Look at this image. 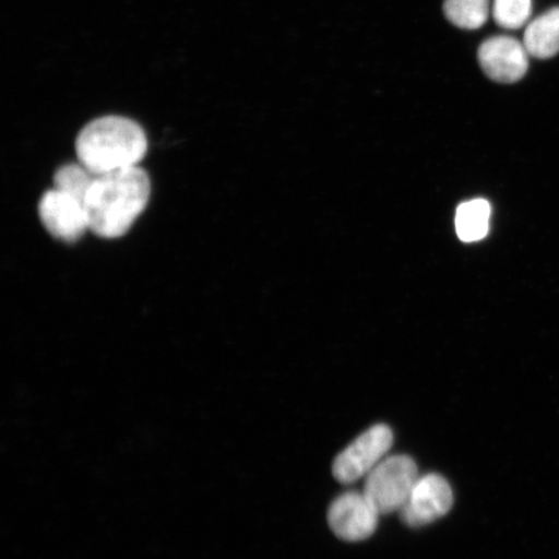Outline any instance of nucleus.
Instances as JSON below:
<instances>
[{"mask_svg":"<svg viewBox=\"0 0 559 559\" xmlns=\"http://www.w3.org/2000/svg\"><path fill=\"white\" fill-rule=\"evenodd\" d=\"M151 195L148 175L139 166L96 174L83 200L88 227L104 239H117L134 225Z\"/></svg>","mask_w":559,"mask_h":559,"instance_id":"obj_1","label":"nucleus"},{"mask_svg":"<svg viewBox=\"0 0 559 559\" xmlns=\"http://www.w3.org/2000/svg\"><path fill=\"white\" fill-rule=\"evenodd\" d=\"M145 132L129 118L108 116L90 122L75 142L80 164L94 174L135 167L145 156Z\"/></svg>","mask_w":559,"mask_h":559,"instance_id":"obj_2","label":"nucleus"},{"mask_svg":"<svg viewBox=\"0 0 559 559\" xmlns=\"http://www.w3.org/2000/svg\"><path fill=\"white\" fill-rule=\"evenodd\" d=\"M414 460L404 454L384 457L366 477L365 493L380 514L401 512L417 479Z\"/></svg>","mask_w":559,"mask_h":559,"instance_id":"obj_3","label":"nucleus"},{"mask_svg":"<svg viewBox=\"0 0 559 559\" xmlns=\"http://www.w3.org/2000/svg\"><path fill=\"white\" fill-rule=\"evenodd\" d=\"M394 443L388 425H376L354 440L333 463V474L341 484L349 485L374 469L386 457Z\"/></svg>","mask_w":559,"mask_h":559,"instance_id":"obj_4","label":"nucleus"},{"mask_svg":"<svg viewBox=\"0 0 559 559\" xmlns=\"http://www.w3.org/2000/svg\"><path fill=\"white\" fill-rule=\"evenodd\" d=\"M453 506L452 488L439 474L418 477L405 504L401 509L402 520L409 527H424L442 519Z\"/></svg>","mask_w":559,"mask_h":559,"instance_id":"obj_5","label":"nucleus"},{"mask_svg":"<svg viewBox=\"0 0 559 559\" xmlns=\"http://www.w3.org/2000/svg\"><path fill=\"white\" fill-rule=\"evenodd\" d=\"M380 515L365 493L346 492L332 502L328 522L340 539L361 542L374 534Z\"/></svg>","mask_w":559,"mask_h":559,"instance_id":"obj_6","label":"nucleus"},{"mask_svg":"<svg viewBox=\"0 0 559 559\" xmlns=\"http://www.w3.org/2000/svg\"><path fill=\"white\" fill-rule=\"evenodd\" d=\"M39 216L48 233L62 241H76L90 229L83 202L58 188L41 195Z\"/></svg>","mask_w":559,"mask_h":559,"instance_id":"obj_7","label":"nucleus"},{"mask_svg":"<svg viewBox=\"0 0 559 559\" xmlns=\"http://www.w3.org/2000/svg\"><path fill=\"white\" fill-rule=\"evenodd\" d=\"M478 59L488 79L499 83L519 82L528 69V52L523 41L506 35L485 40Z\"/></svg>","mask_w":559,"mask_h":559,"instance_id":"obj_8","label":"nucleus"},{"mask_svg":"<svg viewBox=\"0 0 559 559\" xmlns=\"http://www.w3.org/2000/svg\"><path fill=\"white\" fill-rule=\"evenodd\" d=\"M523 45L536 59H550L559 53V7L531 21L524 32Z\"/></svg>","mask_w":559,"mask_h":559,"instance_id":"obj_9","label":"nucleus"},{"mask_svg":"<svg viewBox=\"0 0 559 559\" xmlns=\"http://www.w3.org/2000/svg\"><path fill=\"white\" fill-rule=\"evenodd\" d=\"M491 206L486 200H472L461 204L454 218L459 239L464 242H475L485 237L489 229Z\"/></svg>","mask_w":559,"mask_h":559,"instance_id":"obj_10","label":"nucleus"},{"mask_svg":"<svg viewBox=\"0 0 559 559\" xmlns=\"http://www.w3.org/2000/svg\"><path fill=\"white\" fill-rule=\"evenodd\" d=\"M491 0H445L444 15L460 29L475 31L487 23Z\"/></svg>","mask_w":559,"mask_h":559,"instance_id":"obj_11","label":"nucleus"},{"mask_svg":"<svg viewBox=\"0 0 559 559\" xmlns=\"http://www.w3.org/2000/svg\"><path fill=\"white\" fill-rule=\"evenodd\" d=\"M95 175L96 174L90 171L87 167L82 164L62 166L55 174V188L72 194L75 199L83 202L91 185H93Z\"/></svg>","mask_w":559,"mask_h":559,"instance_id":"obj_12","label":"nucleus"},{"mask_svg":"<svg viewBox=\"0 0 559 559\" xmlns=\"http://www.w3.org/2000/svg\"><path fill=\"white\" fill-rule=\"evenodd\" d=\"M533 12V0H493L492 15L496 24L515 31L527 24Z\"/></svg>","mask_w":559,"mask_h":559,"instance_id":"obj_13","label":"nucleus"}]
</instances>
